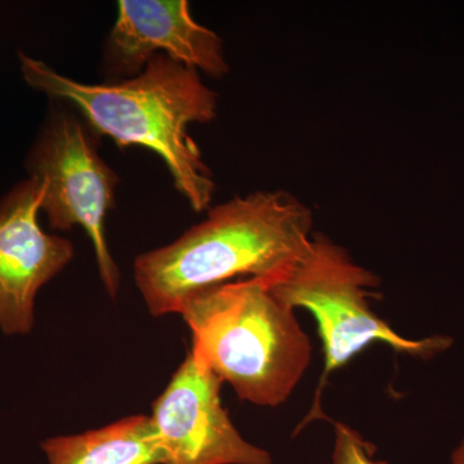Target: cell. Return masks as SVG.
I'll use <instances>...</instances> for the list:
<instances>
[{
    "label": "cell",
    "instance_id": "cell-11",
    "mask_svg": "<svg viewBox=\"0 0 464 464\" xmlns=\"http://www.w3.org/2000/svg\"><path fill=\"white\" fill-rule=\"evenodd\" d=\"M450 464H464V438L451 454Z\"/></svg>",
    "mask_w": 464,
    "mask_h": 464
},
{
    "label": "cell",
    "instance_id": "cell-5",
    "mask_svg": "<svg viewBox=\"0 0 464 464\" xmlns=\"http://www.w3.org/2000/svg\"><path fill=\"white\" fill-rule=\"evenodd\" d=\"M70 106L52 101L25 160L30 179L44 188L42 212L53 230L81 226L87 232L101 280L115 298L121 273L106 239V216L114 208L119 179L100 157L96 134Z\"/></svg>",
    "mask_w": 464,
    "mask_h": 464
},
{
    "label": "cell",
    "instance_id": "cell-1",
    "mask_svg": "<svg viewBox=\"0 0 464 464\" xmlns=\"http://www.w3.org/2000/svg\"><path fill=\"white\" fill-rule=\"evenodd\" d=\"M18 60L33 90L70 106L92 132L110 137L119 148L141 146L155 152L192 209H208L216 183L188 127L215 121L218 96L198 70L158 54L134 78L87 84L24 52Z\"/></svg>",
    "mask_w": 464,
    "mask_h": 464
},
{
    "label": "cell",
    "instance_id": "cell-10",
    "mask_svg": "<svg viewBox=\"0 0 464 464\" xmlns=\"http://www.w3.org/2000/svg\"><path fill=\"white\" fill-rule=\"evenodd\" d=\"M334 424L332 464H389L375 459V447L346 423Z\"/></svg>",
    "mask_w": 464,
    "mask_h": 464
},
{
    "label": "cell",
    "instance_id": "cell-4",
    "mask_svg": "<svg viewBox=\"0 0 464 464\" xmlns=\"http://www.w3.org/2000/svg\"><path fill=\"white\" fill-rule=\"evenodd\" d=\"M267 285L286 307L304 308L313 314L323 342L324 371L313 408L302 427L314 420H326L322 395L329 375L371 344L380 342L395 353L423 360L445 353L453 344L445 335L409 340L393 331L368 302L378 277L324 234H314L307 252L293 270Z\"/></svg>",
    "mask_w": 464,
    "mask_h": 464
},
{
    "label": "cell",
    "instance_id": "cell-7",
    "mask_svg": "<svg viewBox=\"0 0 464 464\" xmlns=\"http://www.w3.org/2000/svg\"><path fill=\"white\" fill-rule=\"evenodd\" d=\"M43 197L27 177L0 200V331L9 337L33 331L39 290L74 257L72 241L41 227Z\"/></svg>",
    "mask_w": 464,
    "mask_h": 464
},
{
    "label": "cell",
    "instance_id": "cell-8",
    "mask_svg": "<svg viewBox=\"0 0 464 464\" xmlns=\"http://www.w3.org/2000/svg\"><path fill=\"white\" fill-rule=\"evenodd\" d=\"M158 54L221 79L230 72L224 43L194 20L186 0H121L103 51L106 82L141 74Z\"/></svg>",
    "mask_w": 464,
    "mask_h": 464
},
{
    "label": "cell",
    "instance_id": "cell-6",
    "mask_svg": "<svg viewBox=\"0 0 464 464\" xmlns=\"http://www.w3.org/2000/svg\"><path fill=\"white\" fill-rule=\"evenodd\" d=\"M222 382L188 353L152 404L151 422L164 464H273L265 449L246 441L221 401Z\"/></svg>",
    "mask_w": 464,
    "mask_h": 464
},
{
    "label": "cell",
    "instance_id": "cell-2",
    "mask_svg": "<svg viewBox=\"0 0 464 464\" xmlns=\"http://www.w3.org/2000/svg\"><path fill=\"white\" fill-rule=\"evenodd\" d=\"M313 210L286 191H256L219 204L182 237L133 265L154 316L179 314L208 289L235 282H279L313 240Z\"/></svg>",
    "mask_w": 464,
    "mask_h": 464
},
{
    "label": "cell",
    "instance_id": "cell-9",
    "mask_svg": "<svg viewBox=\"0 0 464 464\" xmlns=\"http://www.w3.org/2000/svg\"><path fill=\"white\" fill-rule=\"evenodd\" d=\"M50 464H164L151 418L133 415L99 430L44 440Z\"/></svg>",
    "mask_w": 464,
    "mask_h": 464
},
{
    "label": "cell",
    "instance_id": "cell-3",
    "mask_svg": "<svg viewBox=\"0 0 464 464\" xmlns=\"http://www.w3.org/2000/svg\"><path fill=\"white\" fill-rule=\"evenodd\" d=\"M179 315L191 331L192 355L250 404H284L313 360V344L295 310L265 280L208 289L186 302Z\"/></svg>",
    "mask_w": 464,
    "mask_h": 464
}]
</instances>
